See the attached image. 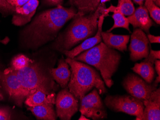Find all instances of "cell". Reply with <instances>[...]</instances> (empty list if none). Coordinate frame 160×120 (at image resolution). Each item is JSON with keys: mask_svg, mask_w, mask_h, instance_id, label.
I'll use <instances>...</instances> for the list:
<instances>
[{"mask_svg": "<svg viewBox=\"0 0 160 120\" xmlns=\"http://www.w3.org/2000/svg\"><path fill=\"white\" fill-rule=\"evenodd\" d=\"M77 12L73 6L66 8L59 5L40 13L24 30L23 36L27 46L39 47L56 38L64 25L73 18Z\"/></svg>", "mask_w": 160, "mask_h": 120, "instance_id": "1", "label": "cell"}, {"mask_svg": "<svg viewBox=\"0 0 160 120\" xmlns=\"http://www.w3.org/2000/svg\"><path fill=\"white\" fill-rule=\"evenodd\" d=\"M106 9L105 4H100L92 13L75 16L66 30L57 37L53 48L61 52L70 50L80 42L96 35L99 18L105 13Z\"/></svg>", "mask_w": 160, "mask_h": 120, "instance_id": "2", "label": "cell"}, {"mask_svg": "<svg viewBox=\"0 0 160 120\" xmlns=\"http://www.w3.org/2000/svg\"><path fill=\"white\" fill-rule=\"evenodd\" d=\"M121 58L118 52L100 42L73 59L83 62L98 70L106 85L111 88L114 84L112 77L118 70Z\"/></svg>", "mask_w": 160, "mask_h": 120, "instance_id": "3", "label": "cell"}, {"mask_svg": "<svg viewBox=\"0 0 160 120\" xmlns=\"http://www.w3.org/2000/svg\"><path fill=\"white\" fill-rule=\"evenodd\" d=\"M71 67V76L68 89L77 100H81L92 89H97L100 95L107 92L105 82L94 68L74 59L67 58Z\"/></svg>", "mask_w": 160, "mask_h": 120, "instance_id": "4", "label": "cell"}, {"mask_svg": "<svg viewBox=\"0 0 160 120\" xmlns=\"http://www.w3.org/2000/svg\"><path fill=\"white\" fill-rule=\"evenodd\" d=\"M9 70L16 74L21 84L26 98L38 90L48 94H55L57 85L51 73V69H45L32 60L28 66L20 70Z\"/></svg>", "mask_w": 160, "mask_h": 120, "instance_id": "5", "label": "cell"}, {"mask_svg": "<svg viewBox=\"0 0 160 120\" xmlns=\"http://www.w3.org/2000/svg\"><path fill=\"white\" fill-rule=\"evenodd\" d=\"M104 103L111 111L136 116V120H140L144 108L142 101L130 95H108L104 100Z\"/></svg>", "mask_w": 160, "mask_h": 120, "instance_id": "6", "label": "cell"}, {"mask_svg": "<svg viewBox=\"0 0 160 120\" xmlns=\"http://www.w3.org/2000/svg\"><path fill=\"white\" fill-rule=\"evenodd\" d=\"M79 111L82 114L93 120H103L108 117L104 103L96 88L82 98Z\"/></svg>", "mask_w": 160, "mask_h": 120, "instance_id": "7", "label": "cell"}, {"mask_svg": "<svg viewBox=\"0 0 160 120\" xmlns=\"http://www.w3.org/2000/svg\"><path fill=\"white\" fill-rule=\"evenodd\" d=\"M122 85L130 95L143 102L157 89L158 84L154 82L149 84L135 74H128L123 80Z\"/></svg>", "mask_w": 160, "mask_h": 120, "instance_id": "8", "label": "cell"}, {"mask_svg": "<svg viewBox=\"0 0 160 120\" xmlns=\"http://www.w3.org/2000/svg\"><path fill=\"white\" fill-rule=\"evenodd\" d=\"M57 116L62 120H70L78 112V100L66 87L59 92L56 97Z\"/></svg>", "mask_w": 160, "mask_h": 120, "instance_id": "9", "label": "cell"}, {"mask_svg": "<svg viewBox=\"0 0 160 120\" xmlns=\"http://www.w3.org/2000/svg\"><path fill=\"white\" fill-rule=\"evenodd\" d=\"M0 84L17 104L21 106L26 97L18 76L8 69L3 72L0 71Z\"/></svg>", "mask_w": 160, "mask_h": 120, "instance_id": "10", "label": "cell"}, {"mask_svg": "<svg viewBox=\"0 0 160 120\" xmlns=\"http://www.w3.org/2000/svg\"><path fill=\"white\" fill-rule=\"evenodd\" d=\"M149 41L145 33L140 28L134 29L129 46L130 59L136 61L146 58L149 54Z\"/></svg>", "mask_w": 160, "mask_h": 120, "instance_id": "11", "label": "cell"}, {"mask_svg": "<svg viewBox=\"0 0 160 120\" xmlns=\"http://www.w3.org/2000/svg\"><path fill=\"white\" fill-rule=\"evenodd\" d=\"M106 17L105 13L101 15L98 21V29L96 35L92 37H89L84 40L82 43L76 47L70 50H65L62 52L67 58L74 59L75 56L81 53L84 51L93 47L99 44L102 41L101 32H102V26L104 23V19Z\"/></svg>", "mask_w": 160, "mask_h": 120, "instance_id": "12", "label": "cell"}, {"mask_svg": "<svg viewBox=\"0 0 160 120\" xmlns=\"http://www.w3.org/2000/svg\"><path fill=\"white\" fill-rule=\"evenodd\" d=\"M143 103L144 108L140 120H160V89L152 91L149 98Z\"/></svg>", "mask_w": 160, "mask_h": 120, "instance_id": "13", "label": "cell"}, {"mask_svg": "<svg viewBox=\"0 0 160 120\" xmlns=\"http://www.w3.org/2000/svg\"><path fill=\"white\" fill-rule=\"evenodd\" d=\"M39 4L38 0H29L23 6L16 9L12 23L17 26L26 25L31 21Z\"/></svg>", "mask_w": 160, "mask_h": 120, "instance_id": "14", "label": "cell"}, {"mask_svg": "<svg viewBox=\"0 0 160 120\" xmlns=\"http://www.w3.org/2000/svg\"><path fill=\"white\" fill-rule=\"evenodd\" d=\"M127 18L129 24L133 26L134 29L138 28L148 34L151 27L154 25L150 18L148 10L143 5L137 8L134 12Z\"/></svg>", "mask_w": 160, "mask_h": 120, "instance_id": "15", "label": "cell"}, {"mask_svg": "<svg viewBox=\"0 0 160 120\" xmlns=\"http://www.w3.org/2000/svg\"><path fill=\"white\" fill-rule=\"evenodd\" d=\"M102 39L104 43L109 48L117 49L121 52L127 50L129 42V35H114L111 32H101Z\"/></svg>", "mask_w": 160, "mask_h": 120, "instance_id": "16", "label": "cell"}, {"mask_svg": "<svg viewBox=\"0 0 160 120\" xmlns=\"http://www.w3.org/2000/svg\"><path fill=\"white\" fill-rule=\"evenodd\" d=\"M51 73L53 78L64 89L68 86L71 76V70L69 69V65L62 56L59 61L57 68H52Z\"/></svg>", "mask_w": 160, "mask_h": 120, "instance_id": "17", "label": "cell"}, {"mask_svg": "<svg viewBox=\"0 0 160 120\" xmlns=\"http://www.w3.org/2000/svg\"><path fill=\"white\" fill-rule=\"evenodd\" d=\"M56 97L55 94H48L43 91L38 90L26 98L25 104L28 107H33L45 104L54 105L55 104Z\"/></svg>", "mask_w": 160, "mask_h": 120, "instance_id": "18", "label": "cell"}, {"mask_svg": "<svg viewBox=\"0 0 160 120\" xmlns=\"http://www.w3.org/2000/svg\"><path fill=\"white\" fill-rule=\"evenodd\" d=\"M69 3L77 9L75 16H82L96 11L100 0H69Z\"/></svg>", "mask_w": 160, "mask_h": 120, "instance_id": "19", "label": "cell"}, {"mask_svg": "<svg viewBox=\"0 0 160 120\" xmlns=\"http://www.w3.org/2000/svg\"><path fill=\"white\" fill-rule=\"evenodd\" d=\"M53 105L52 104H45L33 107L28 106L27 109L31 111L38 120H55L57 116Z\"/></svg>", "mask_w": 160, "mask_h": 120, "instance_id": "20", "label": "cell"}, {"mask_svg": "<svg viewBox=\"0 0 160 120\" xmlns=\"http://www.w3.org/2000/svg\"><path fill=\"white\" fill-rule=\"evenodd\" d=\"M154 64L144 60L140 63H136L132 69L134 72L142 77L147 83L151 84L155 76Z\"/></svg>", "mask_w": 160, "mask_h": 120, "instance_id": "21", "label": "cell"}, {"mask_svg": "<svg viewBox=\"0 0 160 120\" xmlns=\"http://www.w3.org/2000/svg\"><path fill=\"white\" fill-rule=\"evenodd\" d=\"M135 9L132 0H119L117 6L110 5L109 7L105 10L106 17L108 16L110 12H119L125 16H131L134 12Z\"/></svg>", "mask_w": 160, "mask_h": 120, "instance_id": "22", "label": "cell"}, {"mask_svg": "<svg viewBox=\"0 0 160 120\" xmlns=\"http://www.w3.org/2000/svg\"><path fill=\"white\" fill-rule=\"evenodd\" d=\"M29 0H0V12H15L16 9L23 6Z\"/></svg>", "mask_w": 160, "mask_h": 120, "instance_id": "23", "label": "cell"}, {"mask_svg": "<svg viewBox=\"0 0 160 120\" xmlns=\"http://www.w3.org/2000/svg\"><path fill=\"white\" fill-rule=\"evenodd\" d=\"M114 21L113 26L107 31V32H111L113 29L117 28H123L128 30L129 33H132L129 29V21L127 17L119 12H115L112 16Z\"/></svg>", "mask_w": 160, "mask_h": 120, "instance_id": "24", "label": "cell"}, {"mask_svg": "<svg viewBox=\"0 0 160 120\" xmlns=\"http://www.w3.org/2000/svg\"><path fill=\"white\" fill-rule=\"evenodd\" d=\"M145 7L146 8L150 16L154 22L160 24V8L156 5L152 0H146L145 2Z\"/></svg>", "mask_w": 160, "mask_h": 120, "instance_id": "25", "label": "cell"}, {"mask_svg": "<svg viewBox=\"0 0 160 120\" xmlns=\"http://www.w3.org/2000/svg\"><path fill=\"white\" fill-rule=\"evenodd\" d=\"M32 60L23 55H18L12 59L11 68L16 70H22L28 66Z\"/></svg>", "mask_w": 160, "mask_h": 120, "instance_id": "26", "label": "cell"}, {"mask_svg": "<svg viewBox=\"0 0 160 120\" xmlns=\"http://www.w3.org/2000/svg\"><path fill=\"white\" fill-rule=\"evenodd\" d=\"M11 120V114L8 109H0V120Z\"/></svg>", "mask_w": 160, "mask_h": 120, "instance_id": "27", "label": "cell"}, {"mask_svg": "<svg viewBox=\"0 0 160 120\" xmlns=\"http://www.w3.org/2000/svg\"><path fill=\"white\" fill-rule=\"evenodd\" d=\"M43 2L47 5L50 6L62 5L63 0H43Z\"/></svg>", "mask_w": 160, "mask_h": 120, "instance_id": "28", "label": "cell"}, {"mask_svg": "<svg viewBox=\"0 0 160 120\" xmlns=\"http://www.w3.org/2000/svg\"><path fill=\"white\" fill-rule=\"evenodd\" d=\"M147 38L151 43H160V36H155L148 33Z\"/></svg>", "mask_w": 160, "mask_h": 120, "instance_id": "29", "label": "cell"}, {"mask_svg": "<svg viewBox=\"0 0 160 120\" xmlns=\"http://www.w3.org/2000/svg\"><path fill=\"white\" fill-rule=\"evenodd\" d=\"M149 55L154 60H159L160 59V50H153L151 49Z\"/></svg>", "mask_w": 160, "mask_h": 120, "instance_id": "30", "label": "cell"}, {"mask_svg": "<svg viewBox=\"0 0 160 120\" xmlns=\"http://www.w3.org/2000/svg\"><path fill=\"white\" fill-rule=\"evenodd\" d=\"M155 64V69L159 77H160V60H157L154 62Z\"/></svg>", "mask_w": 160, "mask_h": 120, "instance_id": "31", "label": "cell"}, {"mask_svg": "<svg viewBox=\"0 0 160 120\" xmlns=\"http://www.w3.org/2000/svg\"><path fill=\"white\" fill-rule=\"evenodd\" d=\"M144 1H146V0H133V1L135 3H136L137 4H139V5H140V6L143 5Z\"/></svg>", "mask_w": 160, "mask_h": 120, "instance_id": "32", "label": "cell"}, {"mask_svg": "<svg viewBox=\"0 0 160 120\" xmlns=\"http://www.w3.org/2000/svg\"><path fill=\"white\" fill-rule=\"evenodd\" d=\"M79 120H90V119H89L88 118L86 117V116H84L83 114H82L80 116V118L78 119Z\"/></svg>", "mask_w": 160, "mask_h": 120, "instance_id": "33", "label": "cell"}, {"mask_svg": "<svg viewBox=\"0 0 160 120\" xmlns=\"http://www.w3.org/2000/svg\"><path fill=\"white\" fill-rule=\"evenodd\" d=\"M154 2V3L156 4L157 6L160 7V0H152Z\"/></svg>", "mask_w": 160, "mask_h": 120, "instance_id": "34", "label": "cell"}, {"mask_svg": "<svg viewBox=\"0 0 160 120\" xmlns=\"http://www.w3.org/2000/svg\"><path fill=\"white\" fill-rule=\"evenodd\" d=\"M110 1V0H100V4H105L106 2Z\"/></svg>", "mask_w": 160, "mask_h": 120, "instance_id": "35", "label": "cell"}, {"mask_svg": "<svg viewBox=\"0 0 160 120\" xmlns=\"http://www.w3.org/2000/svg\"><path fill=\"white\" fill-rule=\"evenodd\" d=\"M5 1H6V2H8L9 1H10V0H5Z\"/></svg>", "mask_w": 160, "mask_h": 120, "instance_id": "36", "label": "cell"}]
</instances>
